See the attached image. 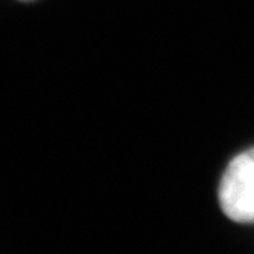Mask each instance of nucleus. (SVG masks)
Wrapping results in <instances>:
<instances>
[{
  "mask_svg": "<svg viewBox=\"0 0 254 254\" xmlns=\"http://www.w3.org/2000/svg\"><path fill=\"white\" fill-rule=\"evenodd\" d=\"M219 203L229 219L254 223V147L227 165L219 185Z\"/></svg>",
  "mask_w": 254,
  "mask_h": 254,
  "instance_id": "f257e3e1",
  "label": "nucleus"
}]
</instances>
